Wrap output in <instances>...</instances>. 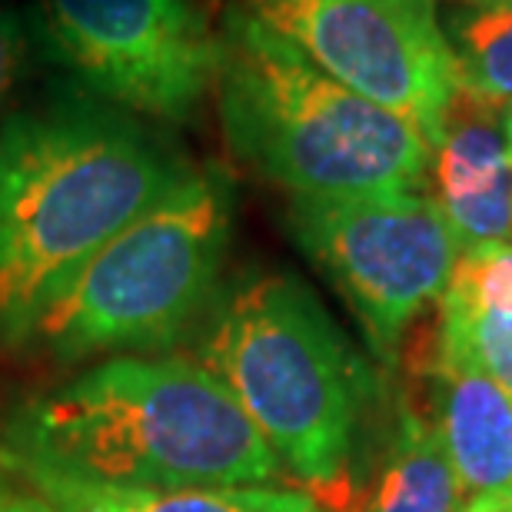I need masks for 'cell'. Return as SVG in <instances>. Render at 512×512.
<instances>
[{"label": "cell", "mask_w": 512, "mask_h": 512, "mask_svg": "<svg viewBox=\"0 0 512 512\" xmlns=\"http://www.w3.org/2000/svg\"><path fill=\"white\" fill-rule=\"evenodd\" d=\"M193 163L104 100H57L0 124V343H27L50 303Z\"/></svg>", "instance_id": "6da1fadb"}, {"label": "cell", "mask_w": 512, "mask_h": 512, "mask_svg": "<svg viewBox=\"0 0 512 512\" xmlns=\"http://www.w3.org/2000/svg\"><path fill=\"white\" fill-rule=\"evenodd\" d=\"M4 449L57 473L120 489L263 486L280 459L203 363L114 356L34 396Z\"/></svg>", "instance_id": "7a4b0ae2"}, {"label": "cell", "mask_w": 512, "mask_h": 512, "mask_svg": "<svg viewBox=\"0 0 512 512\" xmlns=\"http://www.w3.org/2000/svg\"><path fill=\"white\" fill-rule=\"evenodd\" d=\"M220 120L240 163L293 197L419 190L433 147L393 114L230 7L220 27Z\"/></svg>", "instance_id": "3957f363"}, {"label": "cell", "mask_w": 512, "mask_h": 512, "mask_svg": "<svg viewBox=\"0 0 512 512\" xmlns=\"http://www.w3.org/2000/svg\"><path fill=\"white\" fill-rule=\"evenodd\" d=\"M306 483H333L353 449L360 373L316 293L290 273L233 290L207 330L200 360Z\"/></svg>", "instance_id": "277c9868"}, {"label": "cell", "mask_w": 512, "mask_h": 512, "mask_svg": "<svg viewBox=\"0 0 512 512\" xmlns=\"http://www.w3.org/2000/svg\"><path fill=\"white\" fill-rule=\"evenodd\" d=\"M230 233L233 180L193 167L74 276L30 340L67 363L177 343L213 300Z\"/></svg>", "instance_id": "5b68a950"}, {"label": "cell", "mask_w": 512, "mask_h": 512, "mask_svg": "<svg viewBox=\"0 0 512 512\" xmlns=\"http://www.w3.org/2000/svg\"><path fill=\"white\" fill-rule=\"evenodd\" d=\"M293 240L360 316L380 356L439 300L459 260L443 210L419 190L370 197H293Z\"/></svg>", "instance_id": "8992f818"}, {"label": "cell", "mask_w": 512, "mask_h": 512, "mask_svg": "<svg viewBox=\"0 0 512 512\" xmlns=\"http://www.w3.org/2000/svg\"><path fill=\"white\" fill-rule=\"evenodd\" d=\"M64 67L110 107L183 124L217 87L223 37L197 0H40Z\"/></svg>", "instance_id": "52a82bcc"}, {"label": "cell", "mask_w": 512, "mask_h": 512, "mask_svg": "<svg viewBox=\"0 0 512 512\" xmlns=\"http://www.w3.org/2000/svg\"><path fill=\"white\" fill-rule=\"evenodd\" d=\"M343 87L406 117L429 147L459 94L453 50L436 0H240Z\"/></svg>", "instance_id": "ba28073f"}, {"label": "cell", "mask_w": 512, "mask_h": 512, "mask_svg": "<svg viewBox=\"0 0 512 512\" xmlns=\"http://www.w3.org/2000/svg\"><path fill=\"white\" fill-rule=\"evenodd\" d=\"M433 190L459 250L509 243L512 147L503 127V107L459 90L443 137L433 147Z\"/></svg>", "instance_id": "9c48e42d"}, {"label": "cell", "mask_w": 512, "mask_h": 512, "mask_svg": "<svg viewBox=\"0 0 512 512\" xmlns=\"http://www.w3.org/2000/svg\"><path fill=\"white\" fill-rule=\"evenodd\" d=\"M433 380L429 423L446 446L466 493L486 496L512 483V393L483 370L443 360L436 350L426 360Z\"/></svg>", "instance_id": "30bf717a"}, {"label": "cell", "mask_w": 512, "mask_h": 512, "mask_svg": "<svg viewBox=\"0 0 512 512\" xmlns=\"http://www.w3.org/2000/svg\"><path fill=\"white\" fill-rule=\"evenodd\" d=\"M433 350L466 363L512 393V247L463 250L439 296V333Z\"/></svg>", "instance_id": "8fae6325"}, {"label": "cell", "mask_w": 512, "mask_h": 512, "mask_svg": "<svg viewBox=\"0 0 512 512\" xmlns=\"http://www.w3.org/2000/svg\"><path fill=\"white\" fill-rule=\"evenodd\" d=\"M4 466L40 493L57 512H323L310 493L280 486H207V489H120L90 483L0 446Z\"/></svg>", "instance_id": "7c38bea8"}, {"label": "cell", "mask_w": 512, "mask_h": 512, "mask_svg": "<svg viewBox=\"0 0 512 512\" xmlns=\"http://www.w3.org/2000/svg\"><path fill=\"white\" fill-rule=\"evenodd\" d=\"M459 483L446 446L426 416L403 413L373 512H459Z\"/></svg>", "instance_id": "4fadbf2b"}, {"label": "cell", "mask_w": 512, "mask_h": 512, "mask_svg": "<svg viewBox=\"0 0 512 512\" xmlns=\"http://www.w3.org/2000/svg\"><path fill=\"white\" fill-rule=\"evenodd\" d=\"M463 94L512 107V0L463 4L443 20Z\"/></svg>", "instance_id": "5bb4252c"}, {"label": "cell", "mask_w": 512, "mask_h": 512, "mask_svg": "<svg viewBox=\"0 0 512 512\" xmlns=\"http://www.w3.org/2000/svg\"><path fill=\"white\" fill-rule=\"evenodd\" d=\"M27 57V34L17 10H0V104L14 90Z\"/></svg>", "instance_id": "9a60e30c"}, {"label": "cell", "mask_w": 512, "mask_h": 512, "mask_svg": "<svg viewBox=\"0 0 512 512\" xmlns=\"http://www.w3.org/2000/svg\"><path fill=\"white\" fill-rule=\"evenodd\" d=\"M0 512H57V509L14 476V479H0Z\"/></svg>", "instance_id": "2e32d148"}, {"label": "cell", "mask_w": 512, "mask_h": 512, "mask_svg": "<svg viewBox=\"0 0 512 512\" xmlns=\"http://www.w3.org/2000/svg\"><path fill=\"white\" fill-rule=\"evenodd\" d=\"M473 506L479 512H512V483L496 489V493H486V496H476Z\"/></svg>", "instance_id": "e0dca14e"}, {"label": "cell", "mask_w": 512, "mask_h": 512, "mask_svg": "<svg viewBox=\"0 0 512 512\" xmlns=\"http://www.w3.org/2000/svg\"><path fill=\"white\" fill-rule=\"evenodd\" d=\"M503 127H506V137H509V147H512V107L503 110Z\"/></svg>", "instance_id": "ac0fdd59"}, {"label": "cell", "mask_w": 512, "mask_h": 512, "mask_svg": "<svg viewBox=\"0 0 512 512\" xmlns=\"http://www.w3.org/2000/svg\"><path fill=\"white\" fill-rule=\"evenodd\" d=\"M459 4H483V0H459Z\"/></svg>", "instance_id": "d6986e66"}, {"label": "cell", "mask_w": 512, "mask_h": 512, "mask_svg": "<svg viewBox=\"0 0 512 512\" xmlns=\"http://www.w3.org/2000/svg\"><path fill=\"white\" fill-rule=\"evenodd\" d=\"M463 512H479V509H476V506H473V503H469V506H466V509H463Z\"/></svg>", "instance_id": "ffe728a7"}]
</instances>
